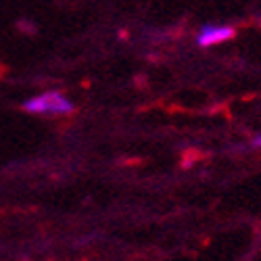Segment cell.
<instances>
[{
	"instance_id": "obj_1",
	"label": "cell",
	"mask_w": 261,
	"mask_h": 261,
	"mask_svg": "<svg viewBox=\"0 0 261 261\" xmlns=\"http://www.w3.org/2000/svg\"><path fill=\"white\" fill-rule=\"evenodd\" d=\"M23 109L28 113H36V115H65L73 111V105L61 92H44L40 96L30 98L23 105Z\"/></svg>"
},
{
	"instance_id": "obj_2",
	"label": "cell",
	"mask_w": 261,
	"mask_h": 261,
	"mask_svg": "<svg viewBox=\"0 0 261 261\" xmlns=\"http://www.w3.org/2000/svg\"><path fill=\"white\" fill-rule=\"evenodd\" d=\"M234 36H236L234 28H228V25H205L199 32L197 42L201 46H213V44H222V42L232 40Z\"/></svg>"
}]
</instances>
